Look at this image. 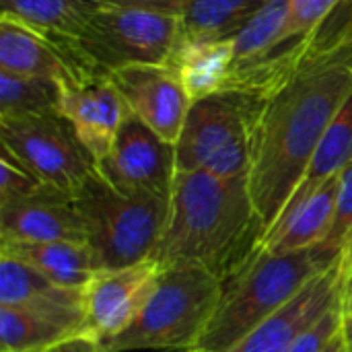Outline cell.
<instances>
[{"mask_svg": "<svg viewBox=\"0 0 352 352\" xmlns=\"http://www.w3.org/2000/svg\"><path fill=\"white\" fill-rule=\"evenodd\" d=\"M58 111L72 124L95 163L111 151L120 128L132 116L126 97L111 76L78 87H64Z\"/></svg>", "mask_w": 352, "mask_h": 352, "instance_id": "obj_13", "label": "cell"}, {"mask_svg": "<svg viewBox=\"0 0 352 352\" xmlns=\"http://www.w3.org/2000/svg\"><path fill=\"white\" fill-rule=\"evenodd\" d=\"M74 41L105 74L136 64L169 66L182 43V19L157 10L99 4Z\"/></svg>", "mask_w": 352, "mask_h": 352, "instance_id": "obj_7", "label": "cell"}, {"mask_svg": "<svg viewBox=\"0 0 352 352\" xmlns=\"http://www.w3.org/2000/svg\"><path fill=\"white\" fill-rule=\"evenodd\" d=\"M352 233V161L338 173V196H336V208L334 219L330 225L328 235L318 245L324 252H330L334 256H342L344 245Z\"/></svg>", "mask_w": 352, "mask_h": 352, "instance_id": "obj_26", "label": "cell"}, {"mask_svg": "<svg viewBox=\"0 0 352 352\" xmlns=\"http://www.w3.org/2000/svg\"><path fill=\"white\" fill-rule=\"evenodd\" d=\"M352 161V95L346 99V103L340 107V111L336 113V118L332 120V124L328 126L324 138L320 140L314 159L301 179V184L297 186L295 194L291 196L289 206L301 202L303 198H307L318 186H322L326 179H330L332 175L340 173L349 163Z\"/></svg>", "mask_w": 352, "mask_h": 352, "instance_id": "obj_22", "label": "cell"}, {"mask_svg": "<svg viewBox=\"0 0 352 352\" xmlns=\"http://www.w3.org/2000/svg\"><path fill=\"white\" fill-rule=\"evenodd\" d=\"M340 336L344 340L346 352H352V303H349V305L342 303V328H340Z\"/></svg>", "mask_w": 352, "mask_h": 352, "instance_id": "obj_31", "label": "cell"}, {"mask_svg": "<svg viewBox=\"0 0 352 352\" xmlns=\"http://www.w3.org/2000/svg\"><path fill=\"white\" fill-rule=\"evenodd\" d=\"M324 352H346V349H344V340H342V336L338 334L330 344H328V349Z\"/></svg>", "mask_w": 352, "mask_h": 352, "instance_id": "obj_33", "label": "cell"}, {"mask_svg": "<svg viewBox=\"0 0 352 352\" xmlns=\"http://www.w3.org/2000/svg\"><path fill=\"white\" fill-rule=\"evenodd\" d=\"M62 87L56 80L0 70V118L58 109Z\"/></svg>", "mask_w": 352, "mask_h": 352, "instance_id": "obj_24", "label": "cell"}, {"mask_svg": "<svg viewBox=\"0 0 352 352\" xmlns=\"http://www.w3.org/2000/svg\"><path fill=\"white\" fill-rule=\"evenodd\" d=\"M233 39L188 41L182 39L169 66L177 72L190 99H202L223 91L233 68Z\"/></svg>", "mask_w": 352, "mask_h": 352, "instance_id": "obj_18", "label": "cell"}, {"mask_svg": "<svg viewBox=\"0 0 352 352\" xmlns=\"http://www.w3.org/2000/svg\"><path fill=\"white\" fill-rule=\"evenodd\" d=\"M297 43L301 62L258 97L252 120L248 188L264 235L289 204L328 126L352 95V35L320 52Z\"/></svg>", "mask_w": 352, "mask_h": 352, "instance_id": "obj_1", "label": "cell"}, {"mask_svg": "<svg viewBox=\"0 0 352 352\" xmlns=\"http://www.w3.org/2000/svg\"><path fill=\"white\" fill-rule=\"evenodd\" d=\"M72 202L99 270L128 268L153 258L169 200L122 194L95 171L72 194Z\"/></svg>", "mask_w": 352, "mask_h": 352, "instance_id": "obj_5", "label": "cell"}, {"mask_svg": "<svg viewBox=\"0 0 352 352\" xmlns=\"http://www.w3.org/2000/svg\"><path fill=\"white\" fill-rule=\"evenodd\" d=\"M0 305L43 314L89 336L82 289L62 287L8 256H0Z\"/></svg>", "mask_w": 352, "mask_h": 352, "instance_id": "obj_15", "label": "cell"}, {"mask_svg": "<svg viewBox=\"0 0 352 352\" xmlns=\"http://www.w3.org/2000/svg\"><path fill=\"white\" fill-rule=\"evenodd\" d=\"M342 328V303L324 314L314 326L301 332L285 352H324L328 344L340 334Z\"/></svg>", "mask_w": 352, "mask_h": 352, "instance_id": "obj_28", "label": "cell"}, {"mask_svg": "<svg viewBox=\"0 0 352 352\" xmlns=\"http://www.w3.org/2000/svg\"><path fill=\"white\" fill-rule=\"evenodd\" d=\"M221 291L223 280L198 266L161 268L157 289L138 320L99 349L101 352L194 351L212 320Z\"/></svg>", "mask_w": 352, "mask_h": 352, "instance_id": "obj_4", "label": "cell"}, {"mask_svg": "<svg viewBox=\"0 0 352 352\" xmlns=\"http://www.w3.org/2000/svg\"><path fill=\"white\" fill-rule=\"evenodd\" d=\"M0 256L14 258L72 289H82L99 272L91 248L78 241H0Z\"/></svg>", "mask_w": 352, "mask_h": 352, "instance_id": "obj_17", "label": "cell"}, {"mask_svg": "<svg viewBox=\"0 0 352 352\" xmlns=\"http://www.w3.org/2000/svg\"><path fill=\"white\" fill-rule=\"evenodd\" d=\"M291 0H270L233 39V68L252 66L278 47L283 27L287 23Z\"/></svg>", "mask_w": 352, "mask_h": 352, "instance_id": "obj_23", "label": "cell"}, {"mask_svg": "<svg viewBox=\"0 0 352 352\" xmlns=\"http://www.w3.org/2000/svg\"><path fill=\"white\" fill-rule=\"evenodd\" d=\"M78 336L85 334L43 314L0 305V352H47Z\"/></svg>", "mask_w": 352, "mask_h": 352, "instance_id": "obj_21", "label": "cell"}, {"mask_svg": "<svg viewBox=\"0 0 352 352\" xmlns=\"http://www.w3.org/2000/svg\"><path fill=\"white\" fill-rule=\"evenodd\" d=\"M264 225L248 175L175 171L161 239L151 260L161 268L198 266L227 278L262 241Z\"/></svg>", "mask_w": 352, "mask_h": 352, "instance_id": "obj_2", "label": "cell"}, {"mask_svg": "<svg viewBox=\"0 0 352 352\" xmlns=\"http://www.w3.org/2000/svg\"><path fill=\"white\" fill-rule=\"evenodd\" d=\"M47 352H101L99 342L91 336H78L72 340H66L58 346H54L52 351Z\"/></svg>", "mask_w": 352, "mask_h": 352, "instance_id": "obj_30", "label": "cell"}, {"mask_svg": "<svg viewBox=\"0 0 352 352\" xmlns=\"http://www.w3.org/2000/svg\"><path fill=\"white\" fill-rule=\"evenodd\" d=\"M99 175L128 196L169 200L175 177V144L163 140L134 113L124 122L111 151L97 163Z\"/></svg>", "mask_w": 352, "mask_h": 352, "instance_id": "obj_9", "label": "cell"}, {"mask_svg": "<svg viewBox=\"0 0 352 352\" xmlns=\"http://www.w3.org/2000/svg\"><path fill=\"white\" fill-rule=\"evenodd\" d=\"M45 184L23 167L10 153L2 151L0 159V202L29 198L41 192Z\"/></svg>", "mask_w": 352, "mask_h": 352, "instance_id": "obj_27", "label": "cell"}, {"mask_svg": "<svg viewBox=\"0 0 352 352\" xmlns=\"http://www.w3.org/2000/svg\"><path fill=\"white\" fill-rule=\"evenodd\" d=\"M97 2L99 4H111V6L157 10V12H167V14H182L190 0H97Z\"/></svg>", "mask_w": 352, "mask_h": 352, "instance_id": "obj_29", "label": "cell"}, {"mask_svg": "<svg viewBox=\"0 0 352 352\" xmlns=\"http://www.w3.org/2000/svg\"><path fill=\"white\" fill-rule=\"evenodd\" d=\"M344 268V305L352 303V262L349 266H342Z\"/></svg>", "mask_w": 352, "mask_h": 352, "instance_id": "obj_32", "label": "cell"}, {"mask_svg": "<svg viewBox=\"0 0 352 352\" xmlns=\"http://www.w3.org/2000/svg\"><path fill=\"white\" fill-rule=\"evenodd\" d=\"M342 260L322 248L276 254L262 245L223 278L212 320L194 351L223 352L285 309L314 278Z\"/></svg>", "mask_w": 352, "mask_h": 352, "instance_id": "obj_3", "label": "cell"}, {"mask_svg": "<svg viewBox=\"0 0 352 352\" xmlns=\"http://www.w3.org/2000/svg\"><path fill=\"white\" fill-rule=\"evenodd\" d=\"M336 4H338V0H291L289 16L283 27L276 50L291 45V43L307 37L309 33H314L330 16V12L336 8Z\"/></svg>", "mask_w": 352, "mask_h": 352, "instance_id": "obj_25", "label": "cell"}, {"mask_svg": "<svg viewBox=\"0 0 352 352\" xmlns=\"http://www.w3.org/2000/svg\"><path fill=\"white\" fill-rule=\"evenodd\" d=\"M0 144L45 186L70 196L97 171L95 159L58 109L0 118Z\"/></svg>", "mask_w": 352, "mask_h": 352, "instance_id": "obj_8", "label": "cell"}, {"mask_svg": "<svg viewBox=\"0 0 352 352\" xmlns=\"http://www.w3.org/2000/svg\"><path fill=\"white\" fill-rule=\"evenodd\" d=\"M97 6V0H0V14L52 39H76Z\"/></svg>", "mask_w": 352, "mask_h": 352, "instance_id": "obj_19", "label": "cell"}, {"mask_svg": "<svg viewBox=\"0 0 352 352\" xmlns=\"http://www.w3.org/2000/svg\"><path fill=\"white\" fill-rule=\"evenodd\" d=\"M344 301V268L342 260L314 278L285 309L260 324L256 330L237 340L223 352H285L289 344L314 326L324 314ZM204 352V351H190Z\"/></svg>", "mask_w": 352, "mask_h": 352, "instance_id": "obj_12", "label": "cell"}, {"mask_svg": "<svg viewBox=\"0 0 352 352\" xmlns=\"http://www.w3.org/2000/svg\"><path fill=\"white\" fill-rule=\"evenodd\" d=\"M338 196V173L318 186L307 198L285 208L262 237V245L276 254L311 250L330 231Z\"/></svg>", "mask_w": 352, "mask_h": 352, "instance_id": "obj_16", "label": "cell"}, {"mask_svg": "<svg viewBox=\"0 0 352 352\" xmlns=\"http://www.w3.org/2000/svg\"><path fill=\"white\" fill-rule=\"evenodd\" d=\"M111 80L126 97L132 113L163 140L175 144L192 99L171 66L136 64L113 70Z\"/></svg>", "mask_w": 352, "mask_h": 352, "instance_id": "obj_11", "label": "cell"}, {"mask_svg": "<svg viewBox=\"0 0 352 352\" xmlns=\"http://www.w3.org/2000/svg\"><path fill=\"white\" fill-rule=\"evenodd\" d=\"M270 0H190L182 19V39L221 41L235 37Z\"/></svg>", "mask_w": 352, "mask_h": 352, "instance_id": "obj_20", "label": "cell"}, {"mask_svg": "<svg viewBox=\"0 0 352 352\" xmlns=\"http://www.w3.org/2000/svg\"><path fill=\"white\" fill-rule=\"evenodd\" d=\"M0 241L87 243V231L72 196L45 186L35 196L0 202Z\"/></svg>", "mask_w": 352, "mask_h": 352, "instance_id": "obj_14", "label": "cell"}, {"mask_svg": "<svg viewBox=\"0 0 352 352\" xmlns=\"http://www.w3.org/2000/svg\"><path fill=\"white\" fill-rule=\"evenodd\" d=\"M256 107L258 97L241 91H219L192 101L175 142V169L248 175Z\"/></svg>", "mask_w": 352, "mask_h": 352, "instance_id": "obj_6", "label": "cell"}, {"mask_svg": "<svg viewBox=\"0 0 352 352\" xmlns=\"http://www.w3.org/2000/svg\"><path fill=\"white\" fill-rule=\"evenodd\" d=\"M161 266L146 260L128 268L99 270L82 287L89 336L99 344L126 332L142 314L159 283Z\"/></svg>", "mask_w": 352, "mask_h": 352, "instance_id": "obj_10", "label": "cell"}, {"mask_svg": "<svg viewBox=\"0 0 352 352\" xmlns=\"http://www.w3.org/2000/svg\"><path fill=\"white\" fill-rule=\"evenodd\" d=\"M352 262V233L344 245V252H342V266H349Z\"/></svg>", "mask_w": 352, "mask_h": 352, "instance_id": "obj_34", "label": "cell"}]
</instances>
